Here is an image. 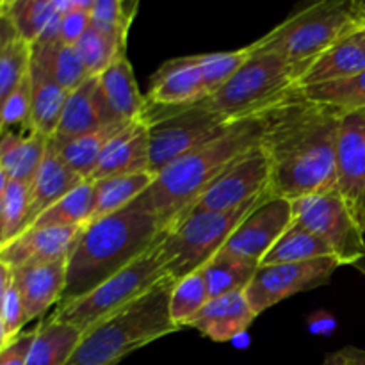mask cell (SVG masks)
<instances>
[{"mask_svg":"<svg viewBox=\"0 0 365 365\" xmlns=\"http://www.w3.org/2000/svg\"><path fill=\"white\" fill-rule=\"evenodd\" d=\"M269 163V192L289 202L337 189L335 157L344 114L312 102L298 89L260 113Z\"/></svg>","mask_w":365,"mask_h":365,"instance_id":"6da1fadb","label":"cell"},{"mask_svg":"<svg viewBox=\"0 0 365 365\" xmlns=\"http://www.w3.org/2000/svg\"><path fill=\"white\" fill-rule=\"evenodd\" d=\"M262 130L260 114L234 121L223 134L164 168L130 205L155 216L164 230L171 232L191 214L221 175L260 146Z\"/></svg>","mask_w":365,"mask_h":365,"instance_id":"7a4b0ae2","label":"cell"},{"mask_svg":"<svg viewBox=\"0 0 365 365\" xmlns=\"http://www.w3.org/2000/svg\"><path fill=\"white\" fill-rule=\"evenodd\" d=\"M168 234L155 216L132 205L88 223L66 259V289L61 303L88 294Z\"/></svg>","mask_w":365,"mask_h":365,"instance_id":"3957f363","label":"cell"},{"mask_svg":"<svg viewBox=\"0 0 365 365\" xmlns=\"http://www.w3.org/2000/svg\"><path fill=\"white\" fill-rule=\"evenodd\" d=\"M173 285V278H163L141 298L82 334L66 365H116L130 353L180 330L170 316Z\"/></svg>","mask_w":365,"mask_h":365,"instance_id":"277c9868","label":"cell"},{"mask_svg":"<svg viewBox=\"0 0 365 365\" xmlns=\"http://www.w3.org/2000/svg\"><path fill=\"white\" fill-rule=\"evenodd\" d=\"M365 25V2L323 0L299 9L252 43L257 52H271L294 64L299 77L316 57L356 34Z\"/></svg>","mask_w":365,"mask_h":365,"instance_id":"5b68a950","label":"cell"},{"mask_svg":"<svg viewBox=\"0 0 365 365\" xmlns=\"http://www.w3.org/2000/svg\"><path fill=\"white\" fill-rule=\"evenodd\" d=\"M298 81L299 71L294 64L277 53L252 48V56L237 73L212 95L205 96L200 106L230 121L259 116L298 89Z\"/></svg>","mask_w":365,"mask_h":365,"instance_id":"8992f818","label":"cell"},{"mask_svg":"<svg viewBox=\"0 0 365 365\" xmlns=\"http://www.w3.org/2000/svg\"><path fill=\"white\" fill-rule=\"evenodd\" d=\"M163 242V241H160ZM160 242L143 253L139 259L128 264L116 274L89 291L88 294L68 303H59L50 319L57 323L70 324L78 331L86 334L91 328L98 327L110 316L120 312L132 302L155 287L163 278L168 277Z\"/></svg>","mask_w":365,"mask_h":365,"instance_id":"52a82bcc","label":"cell"},{"mask_svg":"<svg viewBox=\"0 0 365 365\" xmlns=\"http://www.w3.org/2000/svg\"><path fill=\"white\" fill-rule=\"evenodd\" d=\"M273 196L271 192L259 196L237 209L227 212H192L175 227L160 242L168 277L175 282L202 269L227 245L241 221Z\"/></svg>","mask_w":365,"mask_h":365,"instance_id":"ba28073f","label":"cell"},{"mask_svg":"<svg viewBox=\"0 0 365 365\" xmlns=\"http://www.w3.org/2000/svg\"><path fill=\"white\" fill-rule=\"evenodd\" d=\"M141 120L148 125L150 173L153 177L234 123L200 103L191 107L146 106Z\"/></svg>","mask_w":365,"mask_h":365,"instance_id":"9c48e42d","label":"cell"},{"mask_svg":"<svg viewBox=\"0 0 365 365\" xmlns=\"http://www.w3.org/2000/svg\"><path fill=\"white\" fill-rule=\"evenodd\" d=\"M292 223L323 239L341 266H355L365 257V232L337 189L294 200Z\"/></svg>","mask_w":365,"mask_h":365,"instance_id":"30bf717a","label":"cell"},{"mask_svg":"<svg viewBox=\"0 0 365 365\" xmlns=\"http://www.w3.org/2000/svg\"><path fill=\"white\" fill-rule=\"evenodd\" d=\"M339 266L341 264L334 257L307 260V262L259 266L255 277L246 287V298L259 317L267 309L298 292L312 291L324 285Z\"/></svg>","mask_w":365,"mask_h":365,"instance_id":"8fae6325","label":"cell"},{"mask_svg":"<svg viewBox=\"0 0 365 365\" xmlns=\"http://www.w3.org/2000/svg\"><path fill=\"white\" fill-rule=\"evenodd\" d=\"M292 225V202L269 196L241 221L217 255L259 264Z\"/></svg>","mask_w":365,"mask_h":365,"instance_id":"7c38bea8","label":"cell"},{"mask_svg":"<svg viewBox=\"0 0 365 365\" xmlns=\"http://www.w3.org/2000/svg\"><path fill=\"white\" fill-rule=\"evenodd\" d=\"M269 163L264 150L257 146L207 189L191 214L227 212V210L237 209L269 192Z\"/></svg>","mask_w":365,"mask_h":365,"instance_id":"4fadbf2b","label":"cell"},{"mask_svg":"<svg viewBox=\"0 0 365 365\" xmlns=\"http://www.w3.org/2000/svg\"><path fill=\"white\" fill-rule=\"evenodd\" d=\"M337 191L365 232V110L344 114L335 157Z\"/></svg>","mask_w":365,"mask_h":365,"instance_id":"5bb4252c","label":"cell"},{"mask_svg":"<svg viewBox=\"0 0 365 365\" xmlns=\"http://www.w3.org/2000/svg\"><path fill=\"white\" fill-rule=\"evenodd\" d=\"M78 227H29L0 248V262L11 269L29 264L53 262L68 259L75 239L81 234Z\"/></svg>","mask_w":365,"mask_h":365,"instance_id":"9a60e30c","label":"cell"},{"mask_svg":"<svg viewBox=\"0 0 365 365\" xmlns=\"http://www.w3.org/2000/svg\"><path fill=\"white\" fill-rule=\"evenodd\" d=\"M207 96L196 56L170 59L155 71L146 93V106L191 107Z\"/></svg>","mask_w":365,"mask_h":365,"instance_id":"2e32d148","label":"cell"},{"mask_svg":"<svg viewBox=\"0 0 365 365\" xmlns=\"http://www.w3.org/2000/svg\"><path fill=\"white\" fill-rule=\"evenodd\" d=\"M13 284L20 292L27 323L38 319L63 299L66 289V259L16 267L13 269Z\"/></svg>","mask_w":365,"mask_h":365,"instance_id":"e0dca14e","label":"cell"},{"mask_svg":"<svg viewBox=\"0 0 365 365\" xmlns=\"http://www.w3.org/2000/svg\"><path fill=\"white\" fill-rule=\"evenodd\" d=\"M113 123H120V121L114 120L103 100L98 77H88L77 89L70 93L56 134L50 139L59 143L68 141V139L96 130L103 125Z\"/></svg>","mask_w":365,"mask_h":365,"instance_id":"ac0fdd59","label":"cell"},{"mask_svg":"<svg viewBox=\"0 0 365 365\" xmlns=\"http://www.w3.org/2000/svg\"><path fill=\"white\" fill-rule=\"evenodd\" d=\"M134 173H150L148 125L143 120L130 121L110 141L88 182Z\"/></svg>","mask_w":365,"mask_h":365,"instance_id":"d6986e66","label":"cell"},{"mask_svg":"<svg viewBox=\"0 0 365 365\" xmlns=\"http://www.w3.org/2000/svg\"><path fill=\"white\" fill-rule=\"evenodd\" d=\"M257 314L250 307L245 291L230 292L207 302L202 312L189 324L214 342H227L245 334Z\"/></svg>","mask_w":365,"mask_h":365,"instance_id":"ffe728a7","label":"cell"},{"mask_svg":"<svg viewBox=\"0 0 365 365\" xmlns=\"http://www.w3.org/2000/svg\"><path fill=\"white\" fill-rule=\"evenodd\" d=\"M84 178L78 177L63 159L59 152L53 146L52 141H48L46 153L43 157L41 166L36 171L34 178L29 184L31 191V203H29V217L27 228L45 212L48 207L59 202L61 198L73 191L77 185H81ZM25 228V230H27Z\"/></svg>","mask_w":365,"mask_h":365,"instance_id":"44dd1931","label":"cell"},{"mask_svg":"<svg viewBox=\"0 0 365 365\" xmlns=\"http://www.w3.org/2000/svg\"><path fill=\"white\" fill-rule=\"evenodd\" d=\"M4 4L18 38L32 46L56 41L61 16L71 9L73 0H14Z\"/></svg>","mask_w":365,"mask_h":365,"instance_id":"7402d4cb","label":"cell"},{"mask_svg":"<svg viewBox=\"0 0 365 365\" xmlns=\"http://www.w3.org/2000/svg\"><path fill=\"white\" fill-rule=\"evenodd\" d=\"M98 84L114 120L120 123L141 120L146 109V96L139 91L127 53L116 57V61L98 75Z\"/></svg>","mask_w":365,"mask_h":365,"instance_id":"603a6c76","label":"cell"},{"mask_svg":"<svg viewBox=\"0 0 365 365\" xmlns=\"http://www.w3.org/2000/svg\"><path fill=\"white\" fill-rule=\"evenodd\" d=\"M362 71H365V45L356 32L316 57L299 77L298 89L342 81Z\"/></svg>","mask_w":365,"mask_h":365,"instance_id":"cb8c5ba5","label":"cell"},{"mask_svg":"<svg viewBox=\"0 0 365 365\" xmlns=\"http://www.w3.org/2000/svg\"><path fill=\"white\" fill-rule=\"evenodd\" d=\"M48 138L34 130H6L0 135V168L9 180L31 184L41 166L48 146Z\"/></svg>","mask_w":365,"mask_h":365,"instance_id":"d4e9b609","label":"cell"},{"mask_svg":"<svg viewBox=\"0 0 365 365\" xmlns=\"http://www.w3.org/2000/svg\"><path fill=\"white\" fill-rule=\"evenodd\" d=\"M31 130L52 138L71 91L31 63Z\"/></svg>","mask_w":365,"mask_h":365,"instance_id":"484cf974","label":"cell"},{"mask_svg":"<svg viewBox=\"0 0 365 365\" xmlns=\"http://www.w3.org/2000/svg\"><path fill=\"white\" fill-rule=\"evenodd\" d=\"M128 123H113V125H103V127L96 128V130L88 132L78 138L68 139V141H50L59 152L61 159L84 180H88L93 175V171L98 166L100 159H102L103 152L107 146L110 145L114 138L127 127Z\"/></svg>","mask_w":365,"mask_h":365,"instance_id":"4316f807","label":"cell"},{"mask_svg":"<svg viewBox=\"0 0 365 365\" xmlns=\"http://www.w3.org/2000/svg\"><path fill=\"white\" fill-rule=\"evenodd\" d=\"M31 48V63L68 91L77 89L89 77L75 46L64 45L56 39V41L38 43Z\"/></svg>","mask_w":365,"mask_h":365,"instance_id":"83f0119b","label":"cell"},{"mask_svg":"<svg viewBox=\"0 0 365 365\" xmlns=\"http://www.w3.org/2000/svg\"><path fill=\"white\" fill-rule=\"evenodd\" d=\"M27 365H66L77 349L82 331L48 319L36 328Z\"/></svg>","mask_w":365,"mask_h":365,"instance_id":"f1b7e54d","label":"cell"},{"mask_svg":"<svg viewBox=\"0 0 365 365\" xmlns=\"http://www.w3.org/2000/svg\"><path fill=\"white\" fill-rule=\"evenodd\" d=\"M152 182V173L118 175V177L93 182V187H95V210H93L91 221L123 210L134 200H138L150 187Z\"/></svg>","mask_w":365,"mask_h":365,"instance_id":"f546056e","label":"cell"},{"mask_svg":"<svg viewBox=\"0 0 365 365\" xmlns=\"http://www.w3.org/2000/svg\"><path fill=\"white\" fill-rule=\"evenodd\" d=\"M324 257H334L330 246L307 228L292 223L289 230L278 239L277 245L269 250V253L264 257L260 266L307 262V260L324 259Z\"/></svg>","mask_w":365,"mask_h":365,"instance_id":"4dcf8cb0","label":"cell"},{"mask_svg":"<svg viewBox=\"0 0 365 365\" xmlns=\"http://www.w3.org/2000/svg\"><path fill=\"white\" fill-rule=\"evenodd\" d=\"M95 210V187L93 182L84 180L68 192L64 198L45 210L31 227H78L84 228L91 221Z\"/></svg>","mask_w":365,"mask_h":365,"instance_id":"1f68e13d","label":"cell"},{"mask_svg":"<svg viewBox=\"0 0 365 365\" xmlns=\"http://www.w3.org/2000/svg\"><path fill=\"white\" fill-rule=\"evenodd\" d=\"M257 269H259V264L234 259V257L216 255L200 271L205 278L209 299H214L230 294V292L246 291Z\"/></svg>","mask_w":365,"mask_h":365,"instance_id":"d6a6232c","label":"cell"},{"mask_svg":"<svg viewBox=\"0 0 365 365\" xmlns=\"http://www.w3.org/2000/svg\"><path fill=\"white\" fill-rule=\"evenodd\" d=\"M302 96L323 106L334 107L342 114L365 110V71L342 81L298 89Z\"/></svg>","mask_w":365,"mask_h":365,"instance_id":"836d02e7","label":"cell"},{"mask_svg":"<svg viewBox=\"0 0 365 365\" xmlns=\"http://www.w3.org/2000/svg\"><path fill=\"white\" fill-rule=\"evenodd\" d=\"M75 48L89 77H98L116 61V57L127 53V43L89 25Z\"/></svg>","mask_w":365,"mask_h":365,"instance_id":"e575fe53","label":"cell"},{"mask_svg":"<svg viewBox=\"0 0 365 365\" xmlns=\"http://www.w3.org/2000/svg\"><path fill=\"white\" fill-rule=\"evenodd\" d=\"M209 302L205 278L202 271L175 282L170 298V316L178 328H189Z\"/></svg>","mask_w":365,"mask_h":365,"instance_id":"d590c367","label":"cell"},{"mask_svg":"<svg viewBox=\"0 0 365 365\" xmlns=\"http://www.w3.org/2000/svg\"><path fill=\"white\" fill-rule=\"evenodd\" d=\"M252 56V46H245L239 50H228V52H212V53H200L196 56L202 70L203 86H205L207 96L212 95L214 91L227 84L239 68L246 63Z\"/></svg>","mask_w":365,"mask_h":365,"instance_id":"8d00e7d4","label":"cell"},{"mask_svg":"<svg viewBox=\"0 0 365 365\" xmlns=\"http://www.w3.org/2000/svg\"><path fill=\"white\" fill-rule=\"evenodd\" d=\"M138 11V2L123 0H93L89 20L93 27L127 43L128 29Z\"/></svg>","mask_w":365,"mask_h":365,"instance_id":"74e56055","label":"cell"},{"mask_svg":"<svg viewBox=\"0 0 365 365\" xmlns=\"http://www.w3.org/2000/svg\"><path fill=\"white\" fill-rule=\"evenodd\" d=\"M31 57V45L20 38L13 39L0 52V106L29 75Z\"/></svg>","mask_w":365,"mask_h":365,"instance_id":"f35d334b","label":"cell"},{"mask_svg":"<svg viewBox=\"0 0 365 365\" xmlns=\"http://www.w3.org/2000/svg\"><path fill=\"white\" fill-rule=\"evenodd\" d=\"M31 191L25 182L9 180L2 196V241L4 245L27 228Z\"/></svg>","mask_w":365,"mask_h":365,"instance_id":"ab89813d","label":"cell"},{"mask_svg":"<svg viewBox=\"0 0 365 365\" xmlns=\"http://www.w3.org/2000/svg\"><path fill=\"white\" fill-rule=\"evenodd\" d=\"M13 127L31 130V73L0 106V128L6 132Z\"/></svg>","mask_w":365,"mask_h":365,"instance_id":"60d3db41","label":"cell"},{"mask_svg":"<svg viewBox=\"0 0 365 365\" xmlns=\"http://www.w3.org/2000/svg\"><path fill=\"white\" fill-rule=\"evenodd\" d=\"M93 6V0H73V6L70 11L63 13L59 24V34L57 39L64 45L75 46L78 39L86 34V31L91 25L89 20V9Z\"/></svg>","mask_w":365,"mask_h":365,"instance_id":"b9f144b4","label":"cell"},{"mask_svg":"<svg viewBox=\"0 0 365 365\" xmlns=\"http://www.w3.org/2000/svg\"><path fill=\"white\" fill-rule=\"evenodd\" d=\"M0 316H2L4 324H6L7 335H9L11 341H14L21 334V328L27 324L24 303H21L20 292H18L14 284H11L6 296H4L2 303H0Z\"/></svg>","mask_w":365,"mask_h":365,"instance_id":"7bdbcfd3","label":"cell"},{"mask_svg":"<svg viewBox=\"0 0 365 365\" xmlns=\"http://www.w3.org/2000/svg\"><path fill=\"white\" fill-rule=\"evenodd\" d=\"M36 331H21L9 346L0 351V365H27Z\"/></svg>","mask_w":365,"mask_h":365,"instance_id":"ee69618b","label":"cell"},{"mask_svg":"<svg viewBox=\"0 0 365 365\" xmlns=\"http://www.w3.org/2000/svg\"><path fill=\"white\" fill-rule=\"evenodd\" d=\"M321 365H365V349L344 346L334 353H328Z\"/></svg>","mask_w":365,"mask_h":365,"instance_id":"f6af8a7d","label":"cell"},{"mask_svg":"<svg viewBox=\"0 0 365 365\" xmlns=\"http://www.w3.org/2000/svg\"><path fill=\"white\" fill-rule=\"evenodd\" d=\"M16 38H18V34H16V31H14L13 24H11L9 16H7L6 4H4L2 11H0V52H2V50Z\"/></svg>","mask_w":365,"mask_h":365,"instance_id":"bcb514c9","label":"cell"},{"mask_svg":"<svg viewBox=\"0 0 365 365\" xmlns=\"http://www.w3.org/2000/svg\"><path fill=\"white\" fill-rule=\"evenodd\" d=\"M11 284H13V269L7 264L0 262V303H2L4 296H6Z\"/></svg>","mask_w":365,"mask_h":365,"instance_id":"7dc6e473","label":"cell"},{"mask_svg":"<svg viewBox=\"0 0 365 365\" xmlns=\"http://www.w3.org/2000/svg\"><path fill=\"white\" fill-rule=\"evenodd\" d=\"M11 339H9V335H7V330H6V324H4V319H2V316H0V351H2L4 348H6V346H9L11 344Z\"/></svg>","mask_w":365,"mask_h":365,"instance_id":"c3c4849f","label":"cell"},{"mask_svg":"<svg viewBox=\"0 0 365 365\" xmlns=\"http://www.w3.org/2000/svg\"><path fill=\"white\" fill-rule=\"evenodd\" d=\"M7 185H9V177H7L6 171H4L2 168H0V198H2L4 192H6Z\"/></svg>","mask_w":365,"mask_h":365,"instance_id":"681fc988","label":"cell"},{"mask_svg":"<svg viewBox=\"0 0 365 365\" xmlns=\"http://www.w3.org/2000/svg\"><path fill=\"white\" fill-rule=\"evenodd\" d=\"M355 267H356V269H359V271H360V273H362V274H364V277H365V257H364V259H362V260H360V262H359V264H355Z\"/></svg>","mask_w":365,"mask_h":365,"instance_id":"f907efd6","label":"cell"},{"mask_svg":"<svg viewBox=\"0 0 365 365\" xmlns=\"http://www.w3.org/2000/svg\"><path fill=\"white\" fill-rule=\"evenodd\" d=\"M0 239H2V198H0ZM4 246V241H2Z\"/></svg>","mask_w":365,"mask_h":365,"instance_id":"816d5d0a","label":"cell"},{"mask_svg":"<svg viewBox=\"0 0 365 365\" xmlns=\"http://www.w3.org/2000/svg\"><path fill=\"white\" fill-rule=\"evenodd\" d=\"M359 34H360V38H362V43H364V45H365V25H364V29H362V31L359 32Z\"/></svg>","mask_w":365,"mask_h":365,"instance_id":"f5cc1de1","label":"cell"},{"mask_svg":"<svg viewBox=\"0 0 365 365\" xmlns=\"http://www.w3.org/2000/svg\"><path fill=\"white\" fill-rule=\"evenodd\" d=\"M2 6H4V2H2V0H0V11H2Z\"/></svg>","mask_w":365,"mask_h":365,"instance_id":"db71d44e","label":"cell"},{"mask_svg":"<svg viewBox=\"0 0 365 365\" xmlns=\"http://www.w3.org/2000/svg\"><path fill=\"white\" fill-rule=\"evenodd\" d=\"M0 248H2V239H0Z\"/></svg>","mask_w":365,"mask_h":365,"instance_id":"11a10c76","label":"cell"},{"mask_svg":"<svg viewBox=\"0 0 365 365\" xmlns=\"http://www.w3.org/2000/svg\"><path fill=\"white\" fill-rule=\"evenodd\" d=\"M0 135H2V128H0Z\"/></svg>","mask_w":365,"mask_h":365,"instance_id":"9f6ffc18","label":"cell"}]
</instances>
